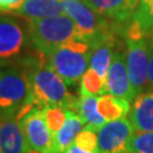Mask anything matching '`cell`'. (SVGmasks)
I'll return each mask as SVG.
<instances>
[{"label":"cell","instance_id":"23","mask_svg":"<svg viewBox=\"0 0 153 153\" xmlns=\"http://www.w3.org/2000/svg\"><path fill=\"white\" fill-rule=\"evenodd\" d=\"M149 45H150V62H149V86L153 90V33L148 34Z\"/></svg>","mask_w":153,"mask_h":153},{"label":"cell","instance_id":"12","mask_svg":"<svg viewBox=\"0 0 153 153\" xmlns=\"http://www.w3.org/2000/svg\"><path fill=\"white\" fill-rule=\"evenodd\" d=\"M92 9L114 23H125L133 18L140 0H84Z\"/></svg>","mask_w":153,"mask_h":153},{"label":"cell","instance_id":"22","mask_svg":"<svg viewBox=\"0 0 153 153\" xmlns=\"http://www.w3.org/2000/svg\"><path fill=\"white\" fill-rule=\"evenodd\" d=\"M74 143L82 149L92 151V152H99L98 131L88 126H84V128L79 131Z\"/></svg>","mask_w":153,"mask_h":153},{"label":"cell","instance_id":"3","mask_svg":"<svg viewBox=\"0 0 153 153\" xmlns=\"http://www.w3.org/2000/svg\"><path fill=\"white\" fill-rule=\"evenodd\" d=\"M93 47L88 41L78 39L43 53L49 65L67 85L79 83L90 65Z\"/></svg>","mask_w":153,"mask_h":153},{"label":"cell","instance_id":"10","mask_svg":"<svg viewBox=\"0 0 153 153\" xmlns=\"http://www.w3.org/2000/svg\"><path fill=\"white\" fill-rule=\"evenodd\" d=\"M105 88L107 93L114 97L126 99L129 102L134 101L135 94L128 75L126 51H115L105 78Z\"/></svg>","mask_w":153,"mask_h":153},{"label":"cell","instance_id":"27","mask_svg":"<svg viewBox=\"0 0 153 153\" xmlns=\"http://www.w3.org/2000/svg\"><path fill=\"white\" fill-rule=\"evenodd\" d=\"M0 71H1V66H0Z\"/></svg>","mask_w":153,"mask_h":153},{"label":"cell","instance_id":"21","mask_svg":"<svg viewBox=\"0 0 153 153\" xmlns=\"http://www.w3.org/2000/svg\"><path fill=\"white\" fill-rule=\"evenodd\" d=\"M131 148V153H153V131H135Z\"/></svg>","mask_w":153,"mask_h":153},{"label":"cell","instance_id":"13","mask_svg":"<svg viewBox=\"0 0 153 153\" xmlns=\"http://www.w3.org/2000/svg\"><path fill=\"white\" fill-rule=\"evenodd\" d=\"M10 14L30 19H40L65 14L62 0H21Z\"/></svg>","mask_w":153,"mask_h":153},{"label":"cell","instance_id":"16","mask_svg":"<svg viewBox=\"0 0 153 153\" xmlns=\"http://www.w3.org/2000/svg\"><path fill=\"white\" fill-rule=\"evenodd\" d=\"M131 102L126 99L117 98L109 93L98 98V111L105 121L126 118L131 112Z\"/></svg>","mask_w":153,"mask_h":153},{"label":"cell","instance_id":"2","mask_svg":"<svg viewBox=\"0 0 153 153\" xmlns=\"http://www.w3.org/2000/svg\"><path fill=\"white\" fill-rule=\"evenodd\" d=\"M27 26L33 48L42 53H47L50 50L74 40H85L74 21L66 14L30 19Z\"/></svg>","mask_w":153,"mask_h":153},{"label":"cell","instance_id":"1","mask_svg":"<svg viewBox=\"0 0 153 153\" xmlns=\"http://www.w3.org/2000/svg\"><path fill=\"white\" fill-rule=\"evenodd\" d=\"M16 66L27 75L31 91L30 100L34 105L42 109L48 105L75 109L78 98L69 93L65 81L49 65L42 52L33 49Z\"/></svg>","mask_w":153,"mask_h":153},{"label":"cell","instance_id":"4","mask_svg":"<svg viewBox=\"0 0 153 153\" xmlns=\"http://www.w3.org/2000/svg\"><path fill=\"white\" fill-rule=\"evenodd\" d=\"M33 48L27 21L26 23L13 14L0 15V66L17 65Z\"/></svg>","mask_w":153,"mask_h":153},{"label":"cell","instance_id":"14","mask_svg":"<svg viewBox=\"0 0 153 153\" xmlns=\"http://www.w3.org/2000/svg\"><path fill=\"white\" fill-rule=\"evenodd\" d=\"M129 120L137 131H153V90L138 94L134 99Z\"/></svg>","mask_w":153,"mask_h":153},{"label":"cell","instance_id":"24","mask_svg":"<svg viewBox=\"0 0 153 153\" xmlns=\"http://www.w3.org/2000/svg\"><path fill=\"white\" fill-rule=\"evenodd\" d=\"M21 0H0V13L10 14Z\"/></svg>","mask_w":153,"mask_h":153},{"label":"cell","instance_id":"6","mask_svg":"<svg viewBox=\"0 0 153 153\" xmlns=\"http://www.w3.org/2000/svg\"><path fill=\"white\" fill-rule=\"evenodd\" d=\"M64 10L92 47L115 38L114 22L92 9L84 0H62Z\"/></svg>","mask_w":153,"mask_h":153},{"label":"cell","instance_id":"7","mask_svg":"<svg viewBox=\"0 0 153 153\" xmlns=\"http://www.w3.org/2000/svg\"><path fill=\"white\" fill-rule=\"evenodd\" d=\"M27 75L16 65L0 71V117H17L31 102ZM33 104V103H32Z\"/></svg>","mask_w":153,"mask_h":153},{"label":"cell","instance_id":"25","mask_svg":"<svg viewBox=\"0 0 153 153\" xmlns=\"http://www.w3.org/2000/svg\"><path fill=\"white\" fill-rule=\"evenodd\" d=\"M64 153H99V152H92V151H88L85 149L79 148L78 145H76L75 143H73L69 148H67L64 151Z\"/></svg>","mask_w":153,"mask_h":153},{"label":"cell","instance_id":"9","mask_svg":"<svg viewBox=\"0 0 153 153\" xmlns=\"http://www.w3.org/2000/svg\"><path fill=\"white\" fill-rule=\"evenodd\" d=\"M19 120L33 152L55 153L53 135L45 123L42 108L33 107Z\"/></svg>","mask_w":153,"mask_h":153},{"label":"cell","instance_id":"18","mask_svg":"<svg viewBox=\"0 0 153 153\" xmlns=\"http://www.w3.org/2000/svg\"><path fill=\"white\" fill-rule=\"evenodd\" d=\"M98 98L99 97L94 95H81L74 109V111H76L82 117L85 126H88L97 131L107 123L98 111Z\"/></svg>","mask_w":153,"mask_h":153},{"label":"cell","instance_id":"5","mask_svg":"<svg viewBox=\"0 0 153 153\" xmlns=\"http://www.w3.org/2000/svg\"><path fill=\"white\" fill-rule=\"evenodd\" d=\"M126 61L135 98L149 86L150 45L148 34L131 22L126 31Z\"/></svg>","mask_w":153,"mask_h":153},{"label":"cell","instance_id":"17","mask_svg":"<svg viewBox=\"0 0 153 153\" xmlns=\"http://www.w3.org/2000/svg\"><path fill=\"white\" fill-rule=\"evenodd\" d=\"M115 41L116 38L105 40L103 42L95 44L92 49L88 68L93 69L95 73H98L104 79L107 78V74H108L111 61L114 58Z\"/></svg>","mask_w":153,"mask_h":153},{"label":"cell","instance_id":"20","mask_svg":"<svg viewBox=\"0 0 153 153\" xmlns=\"http://www.w3.org/2000/svg\"><path fill=\"white\" fill-rule=\"evenodd\" d=\"M43 115L45 123L49 127L50 131L55 136V134L61 128L66 120V110L65 108L57 107V105H48L44 107Z\"/></svg>","mask_w":153,"mask_h":153},{"label":"cell","instance_id":"15","mask_svg":"<svg viewBox=\"0 0 153 153\" xmlns=\"http://www.w3.org/2000/svg\"><path fill=\"white\" fill-rule=\"evenodd\" d=\"M84 126L85 123L76 111L71 109L66 110L65 123L53 136L55 153H64L66 149L75 142L77 135L84 128Z\"/></svg>","mask_w":153,"mask_h":153},{"label":"cell","instance_id":"11","mask_svg":"<svg viewBox=\"0 0 153 153\" xmlns=\"http://www.w3.org/2000/svg\"><path fill=\"white\" fill-rule=\"evenodd\" d=\"M21 120L17 117H0V153H31Z\"/></svg>","mask_w":153,"mask_h":153},{"label":"cell","instance_id":"19","mask_svg":"<svg viewBox=\"0 0 153 153\" xmlns=\"http://www.w3.org/2000/svg\"><path fill=\"white\" fill-rule=\"evenodd\" d=\"M79 94L82 97L84 95L100 97V95L107 94L105 79L102 78L93 69L88 68L79 81Z\"/></svg>","mask_w":153,"mask_h":153},{"label":"cell","instance_id":"28","mask_svg":"<svg viewBox=\"0 0 153 153\" xmlns=\"http://www.w3.org/2000/svg\"><path fill=\"white\" fill-rule=\"evenodd\" d=\"M31 153H33V152H31ZM34 153H35V152H34Z\"/></svg>","mask_w":153,"mask_h":153},{"label":"cell","instance_id":"8","mask_svg":"<svg viewBox=\"0 0 153 153\" xmlns=\"http://www.w3.org/2000/svg\"><path fill=\"white\" fill-rule=\"evenodd\" d=\"M134 133L129 118L107 121L98 129L99 153H131Z\"/></svg>","mask_w":153,"mask_h":153},{"label":"cell","instance_id":"26","mask_svg":"<svg viewBox=\"0 0 153 153\" xmlns=\"http://www.w3.org/2000/svg\"><path fill=\"white\" fill-rule=\"evenodd\" d=\"M138 5L146 6V7H152L153 6V0H140Z\"/></svg>","mask_w":153,"mask_h":153}]
</instances>
